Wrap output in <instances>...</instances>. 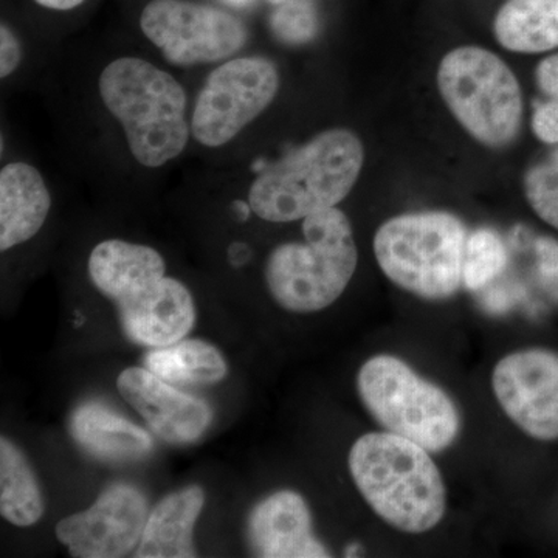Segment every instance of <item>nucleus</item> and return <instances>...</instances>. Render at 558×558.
<instances>
[{
  "label": "nucleus",
  "instance_id": "obj_5",
  "mask_svg": "<svg viewBox=\"0 0 558 558\" xmlns=\"http://www.w3.org/2000/svg\"><path fill=\"white\" fill-rule=\"evenodd\" d=\"M468 229L447 211H418L381 223L374 255L385 277L418 299L447 300L464 284Z\"/></svg>",
  "mask_w": 558,
  "mask_h": 558
},
{
  "label": "nucleus",
  "instance_id": "obj_29",
  "mask_svg": "<svg viewBox=\"0 0 558 558\" xmlns=\"http://www.w3.org/2000/svg\"><path fill=\"white\" fill-rule=\"evenodd\" d=\"M227 5L236 7V9H242V7H247L253 0H222Z\"/></svg>",
  "mask_w": 558,
  "mask_h": 558
},
{
  "label": "nucleus",
  "instance_id": "obj_27",
  "mask_svg": "<svg viewBox=\"0 0 558 558\" xmlns=\"http://www.w3.org/2000/svg\"><path fill=\"white\" fill-rule=\"evenodd\" d=\"M535 80L546 97L558 98V53L550 54L539 62Z\"/></svg>",
  "mask_w": 558,
  "mask_h": 558
},
{
  "label": "nucleus",
  "instance_id": "obj_17",
  "mask_svg": "<svg viewBox=\"0 0 558 558\" xmlns=\"http://www.w3.org/2000/svg\"><path fill=\"white\" fill-rule=\"evenodd\" d=\"M205 505L199 486H190L161 499L149 513L135 557H196L193 545L194 524Z\"/></svg>",
  "mask_w": 558,
  "mask_h": 558
},
{
  "label": "nucleus",
  "instance_id": "obj_30",
  "mask_svg": "<svg viewBox=\"0 0 558 558\" xmlns=\"http://www.w3.org/2000/svg\"><path fill=\"white\" fill-rule=\"evenodd\" d=\"M359 550H360V546H359V545H351V546H348V549H347V557H354V556H357Z\"/></svg>",
  "mask_w": 558,
  "mask_h": 558
},
{
  "label": "nucleus",
  "instance_id": "obj_1",
  "mask_svg": "<svg viewBox=\"0 0 558 558\" xmlns=\"http://www.w3.org/2000/svg\"><path fill=\"white\" fill-rule=\"evenodd\" d=\"M429 453L389 432L366 433L349 451L360 495L379 519L405 534H425L446 515V483Z\"/></svg>",
  "mask_w": 558,
  "mask_h": 558
},
{
  "label": "nucleus",
  "instance_id": "obj_7",
  "mask_svg": "<svg viewBox=\"0 0 558 558\" xmlns=\"http://www.w3.org/2000/svg\"><path fill=\"white\" fill-rule=\"evenodd\" d=\"M440 97L458 123L481 145L505 148L523 124V94L515 73L498 54L459 47L440 61Z\"/></svg>",
  "mask_w": 558,
  "mask_h": 558
},
{
  "label": "nucleus",
  "instance_id": "obj_18",
  "mask_svg": "<svg viewBox=\"0 0 558 558\" xmlns=\"http://www.w3.org/2000/svg\"><path fill=\"white\" fill-rule=\"evenodd\" d=\"M167 264L156 248L121 240L102 241L92 250L89 275L95 288L113 303L140 286L163 278Z\"/></svg>",
  "mask_w": 558,
  "mask_h": 558
},
{
  "label": "nucleus",
  "instance_id": "obj_11",
  "mask_svg": "<svg viewBox=\"0 0 558 558\" xmlns=\"http://www.w3.org/2000/svg\"><path fill=\"white\" fill-rule=\"evenodd\" d=\"M149 510L142 492L113 484L84 512L57 524V537L73 557L117 558L138 548Z\"/></svg>",
  "mask_w": 558,
  "mask_h": 558
},
{
  "label": "nucleus",
  "instance_id": "obj_14",
  "mask_svg": "<svg viewBox=\"0 0 558 558\" xmlns=\"http://www.w3.org/2000/svg\"><path fill=\"white\" fill-rule=\"evenodd\" d=\"M253 553L264 558H323L328 549L312 534L306 499L293 490H279L253 509L248 520Z\"/></svg>",
  "mask_w": 558,
  "mask_h": 558
},
{
  "label": "nucleus",
  "instance_id": "obj_31",
  "mask_svg": "<svg viewBox=\"0 0 558 558\" xmlns=\"http://www.w3.org/2000/svg\"><path fill=\"white\" fill-rule=\"evenodd\" d=\"M271 3H275V5H279V3L286 2V0H270Z\"/></svg>",
  "mask_w": 558,
  "mask_h": 558
},
{
  "label": "nucleus",
  "instance_id": "obj_22",
  "mask_svg": "<svg viewBox=\"0 0 558 558\" xmlns=\"http://www.w3.org/2000/svg\"><path fill=\"white\" fill-rule=\"evenodd\" d=\"M508 266V250L497 231L480 229L469 234L465 244L462 281L472 292L487 288Z\"/></svg>",
  "mask_w": 558,
  "mask_h": 558
},
{
  "label": "nucleus",
  "instance_id": "obj_8",
  "mask_svg": "<svg viewBox=\"0 0 558 558\" xmlns=\"http://www.w3.org/2000/svg\"><path fill=\"white\" fill-rule=\"evenodd\" d=\"M279 90V73L263 57H242L223 62L209 73L191 119L193 137L220 148L258 119Z\"/></svg>",
  "mask_w": 558,
  "mask_h": 558
},
{
  "label": "nucleus",
  "instance_id": "obj_19",
  "mask_svg": "<svg viewBox=\"0 0 558 558\" xmlns=\"http://www.w3.org/2000/svg\"><path fill=\"white\" fill-rule=\"evenodd\" d=\"M494 32L505 49L546 53L558 49V0H506Z\"/></svg>",
  "mask_w": 558,
  "mask_h": 558
},
{
  "label": "nucleus",
  "instance_id": "obj_26",
  "mask_svg": "<svg viewBox=\"0 0 558 558\" xmlns=\"http://www.w3.org/2000/svg\"><path fill=\"white\" fill-rule=\"evenodd\" d=\"M22 49L9 25L0 27V78H9L20 68Z\"/></svg>",
  "mask_w": 558,
  "mask_h": 558
},
{
  "label": "nucleus",
  "instance_id": "obj_12",
  "mask_svg": "<svg viewBox=\"0 0 558 558\" xmlns=\"http://www.w3.org/2000/svg\"><path fill=\"white\" fill-rule=\"evenodd\" d=\"M117 388L149 428L167 442H194L211 424L213 410L207 402L179 391L148 368L124 369Z\"/></svg>",
  "mask_w": 558,
  "mask_h": 558
},
{
  "label": "nucleus",
  "instance_id": "obj_10",
  "mask_svg": "<svg viewBox=\"0 0 558 558\" xmlns=\"http://www.w3.org/2000/svg\"><path fill=\"white\" fill-rule=\"evenodd\" d=\"M499 407L529 438L558 440V352L526 348L505 355L492 373Z\"/></svg>",
  "mask_w": 558,
  "mask_h": 558
},
{
  "label": "nucleus",
  "instance_id": "obj_28",
  "mask_svg": "<svg viewBox=\"0 0 558 558\" xmlns=\"http://www.w3.org/2000/svg\"><path fill=\"white\" fill-rule=\"evenodd\" d=\"M35 2L49 10L68 11L76 9L84 0H35Z\"/></svg>",
  "mask_w": 558,
  "mask_h": 558
},
{
  "label": "nucleus",
  "instance_id": "obj_9",
  "mask_svg": "<svg viewBox=\"0 0 558 558\" xmlns=\"http://www.w3.org/2000/svg\"><path fill=\"white\" fill-rule=\"evenodd\" d=\"M140 27L165 60L180 68L226 60L247 40L236 16L190 0H150Z\"/></svg>",
  "mask_w": 558,
  "mask_h": 558
},
{
  "label": "nucleus",
  "instance_id": "obj_15",
  "mask_svg": "<svg viewBox=\"0 0 558 558\" xmlns=\"http://www.w3.org/2000/svg\"><path fill=\"white\" fill-rule=\"evenodd\" d=\"M50 191L32 165L13 161L0 171V250L31 241L46 223Z\"/></svg>",
  "mask_w": 558,
  "mask_h": 558
},
{
  "label": "nucleus",
  "instance_id": "obj_20",
  "mask_svg": "<svg viewBox=\"0 0 558 558\" xmlns=\"http://www.w3.org/2000/svg\"><path fill=\"white\" fill-rule=\"evenodd\" d=\"M145 365L174 387L218 384L229 373L218 349L202 340H180L170 347L154 348L146 355Z\"/></svg>",
  "mask_w": 558,
  "mask_h": 558
},
{
  "label": "nucleus",
  "instance_id": "obj_2",
  "mask_svg": "<svg viewBox=\"0 0 558 558\" xmlns=\"http://www.w3.org/2000/svg\"><path fill=\"white\" fill-rule=\"evenodd\" d=\"M363 161L365 148L354 132H319L253 180L250 208L260 219L284 223L337 207L357 183Z\"/></svg>",
  "mask_w": 558,
  "mask_h": 558
},
{
  "label": "nucleus",
  "instance_id": "obj_21",
  "mask_svg": "<svg viewBox=\"0 0 558 558\" xmlns=\"http://www.w3.org/2000/svg\"><path fill=\"white\" fill-rule=\"evenodd\" d=\"M0 512L11 524L33 526L44 513L38 481L22 451L11 440H0Z\"/></svg>",
  "mask_w": 558,
  "mask_h": 558
},
{
  "label": "nucleus",
  "instance_id": "obj_3",
  "mask_svg": "<svg viewBox=\"0 0 558 558\" xmlns=\"http://www.w3.org/2000/svg\"><path fill=\"white\" fill-rule=\"evenodd\" d=\"M98 90L106 109L120 121L134 159L160 168L189 145L186 94L178 80L153 62L121 57L102 69Z\"/></svg>",
  "mask_w": 558,
  "mask_h": 558
},
{
  "label": "nucleus",
  "instance_id": "obj_6",
  "mask_svg": "<svg viewBox=\"0 0 558 558\" xmlns=\"http://www.w3.org/2000/svg\"><path fill=\"white\" fill-rule=\"evenodd\" d=\"M357 391L371 416L385 428L432 453L457 442L461 413L453 399L396 355H374L357 374Z\"/></svg>",
  "mask_w": 558,
  "mask_h": 558
},
{
  "label": "nucleus",
  "instance_id": "obj_4",
  "mask_svg": "<svg viewBox=\"0 0 558 558\" xmlns=\"http://www.w3.org/2000/svg\"><path fill=\"white\" fill-rule=\"evenodd\" d=\"M304 242L278 245L267 258V288L282 310L312 314L343 295L359 252L348 216L333 207L303 219Z\"/></svg>",
  "mask_w": 558,
  "mask_h": 558
},
{
  "label": "nucleus",
  "instance_id": "obj_24",
  "mask_svg": "<svg viewBox=\"0 0 558 558\" xmlns=\"http://www.w3.org/2000/svg\"><path fill=\"white\" fill-rule=\"evenodd\" d=\"M271 28L282 43H310L318 32L317 11L311 0H286L271 16Z\"/></svg>",
  "mask_w": 558,
  "mask_h": 558
},
{
  "label": "nucleus",
  "instance_id": "obj_25",
  "mask_svg": "<svg viewBox=\"0 0 558 558\" xmlns=\"http://www.w3.org/2000/svg\"><path fill=\"white\" fill-rule=\"evenodd\" d=\"M532 131L539 142L558 145V98L539 101L532 116Z\"/></svg>",
  "mask_w": 558,
  "mask_h": 558
},
{
  "label": "nucleus",
  "instance_id": "obj_16",
  "mask_svg": "<svg viewBox=\"0 0 558 558\" xmlns=\"http://www.w3.org/2000/svg\"><path fill=\"white\" fill-rule=\"evenodd\" d=\"M70 435L81 449L102 461H132L149 454L153 438L100 402H87L73 411Z\"/></svg>",
  "mask_w": 558,
  "mask_h": 558
},
{
  "label": "nucleus",
  "instance_id": "obj_13",
  "mask_svg": "<svg viewBox=\"0 0 558 558\" xmlns=\"http://www.w3.org/2000/svg\"><path fill=\"white\" fill-rule=\"evenodd\" d=\"M116 304L128 339L142 347L163 348L178 343L196 322L193 296L175 278L146 282Z\"/></svg>",
  "mask_w": 558,
  "mask_h": 558
},
{
  "label": "nucleus",
  "instance_id": "obj_23",
  "mask_svg": "<svg viewBox=\"0 0 558 558\" xmlns=\"http://www.w3.org/2000/svg\"><path fill=\"white\" fill-rule=\"evenodd\" d=\"M524 193L535 215L558 230V148L526 172Z\"/></svg>",
  "mask_w": 558,
  "mask_h": 558
}]
</instances>
